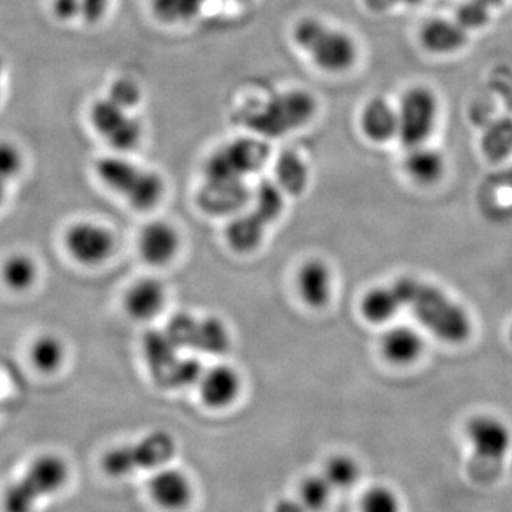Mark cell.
<instances>
[{
  "label": "cell",
  "instance_id": "obj_1",
  "mask_svg": "<svg viewBox=\"0 0 512 512\" xmlns=\"http://www.w3.org/2000/svg\"><path fill=\"white\" fill-rule=\"evenodd\" d=\"M393 285L402 298L404 309H409L434 336L453 345L470 339L473 333L470 315L439 286L412 276L397 279Z\"/></svg>",
  "mask_w": 512,
  "mask_h": 512
},
{
  "label": "cell",
  "instance_id": "obj_2",
  "mask_svg": "<svg viewBox=\"0 0 512 512\" xmlns=\"http://www.w3.org/2000/svg\"><path fill=\"white\" fill-rule=\"evenodd\" d=\"M291 40L306 59L328 74L349 72L359 57L355 37L316 16H303L291 29Z\"/></svg>",
  "mask_w": 512,
  "mask_h": 512
},
{
  "label": "cell",
  "instance_id": "obj_3",
  "mask_svg": "<svg viewBox=\"0 0 512 512\" xmlns=\"http://www.w3.org/2000/svg\"><path fill=\"white\" fill-rule=\"evenodd\" d=\"M94 173L104 187L123 198L134 210H154L163 201L165 180L156 170L138 164L130 154L113 153L100 157Z\"/></svg>",
  "mask_w": 512,
  "mask_h": 512
},
{
  "label": "cell",
  "instance_id": "obj_4",
  "mask_svg": "<svg viewBox=\"0 0 512 512\" xmlns=\"http://www.w3.org/2000/svg\"><path fill=\"white\" fill-rule=\"evenodd\" d=\"M70 480L66 458L55 453L40 454L2 494L3 512H36L39 505L55 497Z\"/></svg>",
  "mask_w": 512,
  "mask_h": 512
},
{
  "label": "cell",
  "instance_id": "obj_5",
  "mask_svg": "<svg viewBox=\"0 0 512 512\" xmlns=\"http://www.w3.org/2000/svg\"><path fill=\"white\" fill-rule=\"evenodd\" d=\"M247 113V127L262 137H276L308 126L318 113V103L306 90L289 89L249 104Z\"/></svg>",
  "mask_w": 512,
  "mask_h": 512
},
{
  "label": "cell",
  "instance_id": "obj_6",
  "mask_svg": "<svg viewBox=\"0 0 512 512\" xmlns=\"http://www.w3.org/2000/svg\"><path fill=\"white\" fill-rule=\"evenodd\" d=\"M177 454V441L168 431H151L136 443L110 448L101 460L107 476L124 478L138 471H156L170 466Z\"/></svg>",
  "mask_w": 512,
  "mask_h": 512
},
{
  "label": "cell",
  "instance_id": "obj_7",
  "mask_svg": "<svg viewBox=\"0 0 512 512\" xmlns=\"http://www.w3.org/2000/svg\"><path fill=\"white\" fill-rule=\"evenodd\" d=\"M90 126L113 153L131 154L144 138L143 120L138 110L103 96L94 100L89 110Z\"/></svg>",
  "mask_w": 512,
  "mask_h": 512
},
{
  "label": "cell",
  "instance_id": "obj_8",
  "mask_svg": "<svg viewBox=\"0 0 512 512\" xmlns=\"http://www.w3.org/2000/svg\"><path fill=\"white\" fill-rule=\"evenodd\" d=\"M397 113V138L407 148L424 146L436 130L440 114L439 99L429 87L414 86L404 93L397 106Z\"/></svg>",
  "mask_w": 512,
  "mask_h": 512
},
{
  "label": "cell",
  "instance_id": "obj_9",
  "mask_svg": "<svg viewBox=\"0 0 512 512\" xmlns=\"http://www.w3.org/2000/svg\"><path fill=\"white\" fill-rule=\"evenodd\" d=\"M63 244L67 254L84 266L106 264L116 252L113 231L96 221L74 222L64 231Z\"/></svg>",
  "mask_w": 512,
  "mask_h": 512
},
{
  "label": "cell",
  "instance_id": "obj_10",
  "mask_svg": "<svg viewBox=\"0 0 512 512\" xmlns=\"http://www.w3.org/2000/svg\"><path fill=\"white\" fill-rule=\"evenodd\" d=\"M466 436L474 456L484 463H501L510 453L512 433L510 427L498 417L490 414L474 416L468 420Z\"/></svg>",
  "mask_w": 512,
  "mask_h": 512
},
{
  "label": "cell",
  "instance_id": "obj_11",
  "mask_svg": "<svg viewBox=\"0 0 512 512\" xmlns=\"http://www.w3.org/2000/svg\"><path fill=\"white\" fill-rule=\"evenodd\" d=\"M198 394L205 406L224 410L237 402L242 393V376L237 367L229 363H217L205 367L197 383Z\"/></svg>",
  "mask_w": 512,
  "mask_h": 512
},
{
  "label": "cell",
  "instance_id": "obj_12",
  "mask_svg": "<svg viewBox=\"0 0 512 512\" xmlns=\"http://www.w3.org/2000/svg\"><path fill=\"white\" fill-rule=\"evenodd\" d=\"M137 247L147 265L163 268L180 254L181 235L170 222L151 221L138 234Z\"/></svg>",
  "mask_w": 512,
  "mask_h": 512
},
{
  "label": "cell",
  "instance_id": "obj_13",
  "mask_svg": "<svg viewBox=\"0 0 512 512\" xmlns=\"http://www.w3.org/2000/svg\"><path fill=\"white\" fill-rule=\"evenodd\" d=\"M148 494L165 511H183L194 498V485L180 468L165 466L151 474Z\"/></svg>",
  "mask_w": 512,
  "mask_h": 512
},
{
  "label": "cell",
  "instance_id": "obj_14",
  "mask_svg": "<svg viewBox=\"0 0 512 512\" xmlns=\"http://www.w3.org/2000/svg\"><path fill=\"white\" fill-rule=\"evenodd\" d=\"M123 305L131 319L150 322L163 313L167 305V288L154 276L137 279L124 293Z\"/></svg>",
  "mask_w": 512,
  "mask_h": 512
},
{
  "label": "cell",
  "instance_id": "obj_15",
  "mask_svg": "<svg viewBox=\"0 0 512 512\" xmlns=\"http://www.w3.org/2000/svg\"><path fill=\"white\" fill-rule=\"evenodd\" d=\"M299 298L311 309H323L333 296V272L323 259L311 258L296 274Z\"/></svg>",
  "mask_w": 512,
  "mask_h": 512
},
{
  "label": "cell",
  "instance_id": "obj_16",
  "mask_svg": "<svg viewBox=\"0 0 512 512\" xmlns=\"http://www.w3.org/2000/svg\"><path fill=\"white\" fill-rule=\"evenodd\" d=\"M360 128L373 143H387L399 133V113L383 97L367 101L360 113Z\"/></svg>",
  "mask_w": 512,
  "mask_h": 512
},
{
  "label": "cell",
  "instance_id": "obj_17",
  "mask_svg": "<svg viewBox=\"0 0 512 512\" xmlns=\"http://www.w3.org/2000/svg\"><path fill=\"white\" fill-rule=\"evenodd\" d=\"M467 39V30L456 19H430L420 30L421 45L436 55H450L463 49Z\"/></svg>",
  "mask_w": 512,
  "mask_h": 512
},
{
  "label": "cell",
  "instance_id": "obj_18",
  "mask_svg": "<svg viewBox=\"0 0 512 512\" xmlns=\"http://www.w3.org/2000/svg\"><path fill=\"white\" fill-rule=\"evenodd\" d=\"M380 349L387 362L396 366H409L423 355L424 340L416 329L410 326H394L384 332Z\"/></svg>",
  "mask_w": 512,
  "mask_h": 512
},
{
  "label": "cell",
  "instance_id": "obj_19",
  "mask_svg": "<svg viewBox=\"0 0 512 512\" xmlns=\"http://www.w3.org/2000/svg\"><path fill=\"white\" fill-rule=\"evenodd\" d=\"M404 170L417 184L431 185L446 173V160L436 148L424 146L409 148L404 158Z\"/></svg>",
  "mask_w": 512,
  "mask_h": 512
},
{
  "label": "cell",
  "instance_id": "obj_20",
  "mask_svg": "<svg viewBox=\"0 0 512 512\" xmlns=\"http://www.w3.org/2000/svg\"><path fill=\"white\" fill-rule=\"evenodd\" d=\"M404 309L402 298L396 286H377L363 295L360 313L367 322L383 325Z\"/></svg>",
  "mask_w": 512,
  "mask_h": 512
},
{
  "label": "cell",
  "instance_id": "obj_21",
  "mask_svg": "<svg viewBox=\"0 0 512 512\" xmlns=\"http://www.w3.org/2000/svg\"><path fill=\"white\" fill-rule=\"evenodd\" d=\"M210 0H150V10L158 23L171 28L194 22Z\"/></svg>",
  "mask_w": 512,
  "mask_h": 512
},
{
  "label": "cell",
  "instance_id": "obj_22",
  "mask_svg": "<svg viewBox=\"0 0 512 512\" xmlns=\"http://www.w3.org/2000/svg\"><path fill=\"white\" fill-rule=\"evenodd\" d=\"M30 362L43 375H53L62 369L67 359L66 345L59 336L45 333L33 340L29 350Z\"/></svg>",
  "mask_w": 512,
  "mask_h": 512
},
{
  "label": "cell",
  "instance_id": "obj_23",
  "mask_svg": "<svg viewBox=\"0 0 512 512\" xmlns=\"http://www.w3.org/2000/svg\"><path fill=\"white\" fill-rule=\"evenodd\" d=\"M39 265L28 254H13L3 262L0 278L12 292H28L39 279Z\"/></svg>",
  "mask_w": 512,
  "mask_h": 512
},
{
  "label": "cell",
  "instance_id": "obj_24",
  "mask_svg": "<svg viewBox=\"0 0 512 512\" xmlns=\"http://www.w3.org/2000/svg\"><path fill=\"white\" fill-rule=\"evenodd\" d=\"M229 343H231V335L227 325L221 319L214 316L197 319L191 348L201 350L207 355L217 356L227 352Z\"/></svg>",
  "mask_w": 512,
  "mask_h": 512
},
{
  "label": "cell",
  "instance_id": "obj_25",
  "mask_svg": "<svg viewBox=\"0 0 512 512\" xmlns=\"http://www.w3.org/2000/svg\"><path fill=\"white\" fill-rule=\"evenodd\" d=\"M177 349L178 346L167 332L150 333L144 340V355L147 357L148 365L153 369V373H157L163 379L178 360Z\"/></svg>",
  "mask_w": 512,
  "mask_h": 512
},
{
  "label": "cell",
  "instance_id": "obj_26",
  "mask_svg": "<svg viewBox=\"0 0 512 512\" xmlns=\"http://www.w3.org/2000/svg\"><path fill=\"white\" fill-rule=\"evenodd\" d=\"M323 476L332 485L333 490H350L362 477V467L355 457L349 454H333L326 460Z\"/></svg>",
  "mask_w": 512,
  "mask_h": 512
},
{
  "label": "cell",
  "instance_id": "obj_27",
  "mask_svg": "<svg viewBox=\"0 0 512 512\" xmlns=\"http://www.w3.org/2000/svg\"><path fill=\"white\" fill-rule=\"evenodd\" d=\"M276 183L285 191L299 194L305 190L309 181L308 165L299 154L286 151L276 160Z\"/></svg>",
  "mask_w": 512,
  "mask_h": 512
},
{
  "label": "cell",
  "instance_id": "obj_28",
  "mask_svg": "<svg viewBox=\"0 0 512 512\" xmlns=\"http://www.w3.org/2000/svg\"><path fill=\"white\" fill-rule=\"evenodd\" d=\"M265 222L256 214L238 218L229 227L228 239L232 247L239 249V252H248L254 249L264 235Z\"/></svg>",
  "mask_w": 512,
  "mask_h": 512
},
{
  "label": "cell",
  "instance_id": "obj_29",
  "mask_svg": "<svg viewBox=\"0 0 512 512\" xmlns=\"http://www.w3.org/2000/svg\"><path fill=\"white\" fill-rule=\"evenodd\" d=\"M333 491L332 485L322 473L311 474L303 478L299 485L298 498L309 512H320L328 507Z\"/></svg>",
  "mask_w": 512,
  "mask_h": 512
},
{
  "label": "cell",
  "instance_id": "obj_30",
  "mask_svg": "<svg viewBox=\"0 0 512 512\" xmlns=\"http://www.w3.org/2000/svg\"><path fill=\"white\" fill-rule=\"evenodd\" d=\"M483 151L490 160H503L512 153V121L503 120L488 128L483 138Z\"/></svg>",
  "mask_w": 512,
  "mask_h": 512
},
{
  "label": "cell",
  "instance_id": "obj_31",
  "mask_svg": "<svg viewBox=\"0 0 512 512\" xmlns=\"http://www.w3.org/2000/svg\"><path fill=\"white\" fill-rule=\"evenodd\" d=\"M360 512H402V500L392 487L373 485L360 498Z\"/></svg>",
  "mask_w": 512,
  "mask_h": 512
},
{
  "label": "cell",
  "instance_id": "obj_32",
  "mask_svg": "<svg viewBox=\"0 0 512 512\" xmlns=\"http://www.w3.org/2000/svg\"><path fill=\"white\" fill-rule=\"evenodd\" d=\"M491 12L493 9L488 8L484 3L478 0H464L457 8L456 19L467 32L471 30L483 29L490 23Z\"/></svg>",
  "mask_w": 512,
  "mask_h": 512
},
{
  "label": "cell",
  "instance_id": "obj_33",
  "mask_svg": "<svg viewBox=\"0 0 512 512\" xmlns=\"http://www.w3.org/2000/svg\"><path fill=\"white\" fill-rule=\"evenodd\" d=\"M23 165L25 157L22 150L12 141L0 140V178L10 183L22 174Z\"/></svg>",
  "mask_w": 512,
  "mask_h": 512
},
{
  "label": "cell",
  "instance_id": "obj_34",
  "mask_svg": "<svg viewBox=\"0 0 512 512\" xmlns=\"http://www.w3.org/2000/svg\"><path fill=\"white\" fill-rule=\"evenodd\" d=\"M256 215L265 221H272L279 214L282 208L281 192L275 187L274 183H264L259 185L256 191Z\"/></svg>",
  "mask_w": 512,
  "mask_h": 512
},
{
  "label": "cell",
  "instance_id": "obj_35",
  "mask_svg": "<svg viewBox=\"0 0 512 512\" xmlns=\"http://www.w3.org/2000/svg\"><path fill=\"white\" fill-rule=\"evenodd\" d=\"M107 96L120 101V103L126 104V106L131 107V109L138 110L141 99H143V92H141L137 82L124 77V79H116L110 84L109 90H107Z\"/></svg>",
  "mask_w": 512,
  "mask_h": 512
},
{
  "label": "cell",
  "instance_id": "obj_36",
  "mask_svg": "<svg viewBox=\"0 0 512 512\" xmlns=\"http://www.w3.org/2000/svg\"><path fill=\"white\" fill-rule=\"evenodd\" d=\"M113 0H80V22L84 25H97L109 15Z\"/></svg>",
  "mask_w": 512,
  "mask_h": 512
},
{
  "label": "cell",
  "instance_id": "obj_37",
  "mask_svg": "<svg viewBox=\"0 0 512 512\" xmlns=\"http://www.w3.org/2000/svg\"><path fill=\"white\" fill-rule=\"evenodd\" d=\"M50 10L59 22H76L80 15V0H50Z\"/></svg>",
  "mask_w": 512,
  "mask_h": 512
},
{
  "label": "cell",
  "instance_id": "obj_38",
  "mask_svg": "<svg viewBox=\"0 0 512 512\" xmlns=\"http://www.w3.org/2000/svg\"><path fill=\"white\" fill-rule=\"evenodd\" d=\"M274 512H309L302 501L296 498H282L275 504Z\"/></svg>",
  "mask_w": 512,
  "mask_h": 512
},
{
  "label": "cell",
  "instance_id": "obj_39",
  "mask_svg": "<svg viewBox=\"0 0 512 512\" xmlns=\"http://www.w3.org/2000/svg\"><path fill=\"white\" fill-rule=\"evenodd\" d=\"M8 184L5 180L0 178V208L5 204L6 197H8Z\"/></svg>",
  "mask_w": 512,
  "mask_h": 512
},
{
  "label": "cell",
  "instance_id": "obj_40",
  "mask_svg": "<svg viewBox=\"0 0 512 512\" xmlns=\"http://www.w3.org/2000/svg\"><path fill=\"white\" fill-rule=\"evenodd\" d=\"M478 2L484 3V5H487L488 8L494 9L498 8V6L503 5L505 0H478Z\"/></svg>",
  "mask_w": 512,
  "mask_h": 512
},
{
  "label": "cell",
  "instance_id": "obj_41",
  "mask_svg": "<svg viewBox=\"0 0 512 512\" xmlns=\"http://www.w3.org/2000/svg\"><path fill=\"white\" fill-rule=\"evenodd\" d=\"M5 60H3V57L0 56V96H2V82L3 77H5Z\"/></svg>",
  "mask_w": 512,
  "mask_h": 512
},
{
  "label": "cell",
  "instance_id": "obj_42",
  "mask_svg": "<svg viewBox=\"0 0 512 512\" xmlns=\"http://www.w3.org/2000/svg\"><path fill=\"white\" fill-rule=\"evenodd\" d=\"M390 2H392V6L397 5V3L399 5H417L421 0H390Z\"/></svg>",
  "mask_w": 512,
  "mask_h": 512
},
{
  "label": "cell",
  "instance_id": "obj_43",
  "mask_svg": "<svg viewBox=\"0 0 512 512\" xmlns=\"http://www.w3.org/2000/svg\"><path fill=\"white\" fill-rule=\"evenodd\" d=\"M225 2L231 3V5H247V3L252 2V0H225Z\"/></svg>",
  "mask_w": 512,
  "mask_h": 512
},
{
  "label": "cell",
  "instance_id": "obj_44",
  "mask_svg": "<svg viewBox=\"0 0 512 512\" xmlns=\"http://www.w3.org/2000/svg\"><path fill=\"white\" fill-rule=\"evenodd\" d=\"M511 340H512V326H511Z\"/></svg>",
  "mask_w": 512,
  "mask_h": 512
}]
</instances>
